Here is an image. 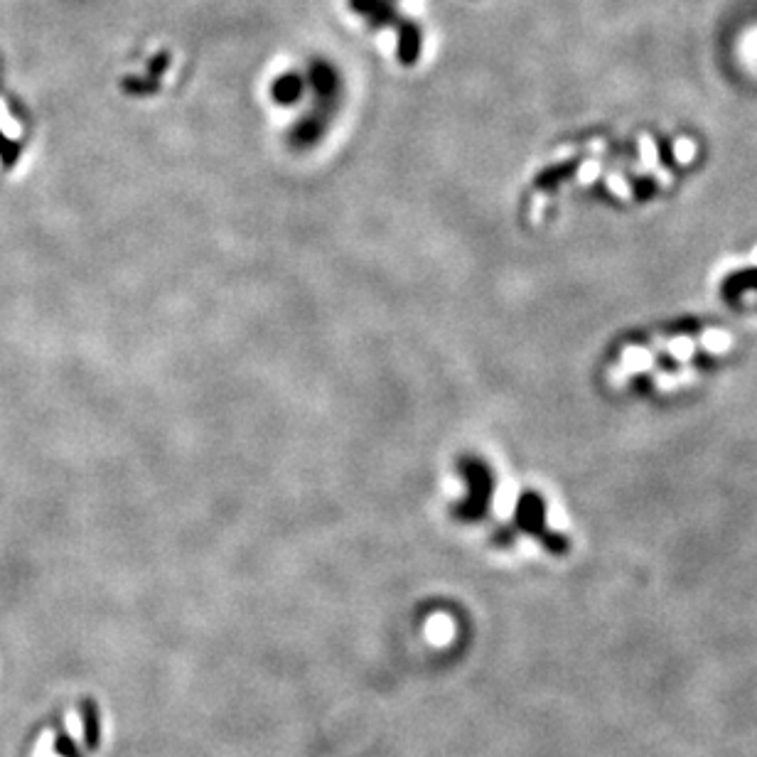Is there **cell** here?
Instances as JSON below:
<instances>
[{"instance_id":"6da1fadb","label":"cell","mask_w":757,"mask_h":757,"mask_svg":"<svg viewBox=\"0 0 757 757\" xmlns=\"http://www.w3.org/2000/svg\"><path fill=\"white\" fill-rule=\"evenodd\" d=\"M460 472H463V480L467 482V497L463 504H458L455 512L463 522H477V519L485 517L495 480H492L490 467L477 458L460 460Z\"/></svg>"},{"instance_id":"7a4b0ae2","label":"cell","mask_w":757,"mask_h":757,"mask_svg":"<svg viewBox=\"0 0 757 757\" xmlns=\"http://www.w3.org/2000/svg\"><path fill=\"white\" fill-rule=\"evenodd\" d=\"M517 524H519V529L529 531V534H534L536 539L544 541L551 551L566 549V541L558 539L556 534L551 536L544 531V504H541L539 495H531V492L522 495V499H519V504H517Z\"/></svg>"},{"instance_id":"3957f363","label":"cell","mask_w":757,"mask_h":757,"mask_svg":"<svg viewBox=\"0 0 757 757\" xmlns=\"http://www.w3.org/2000/svg\"><path fill=\"white\" fill-rule=\"evenodd\" d=\"M82 721H84V738H87V748L96 750L101 743V713L96 711L94 701L82 703Z\"/></svg>"},{"instance_id":"277c9868","label":"cell","mask_w":757,"mask_h":757,"mask_svg":"<svg viewBox=\"0 0 757 757\" xmlns=\"http://www.w3.org/2000/svg\"><path fill=\"white\" fill-rule=\"evenodd\" d=\"M300 94H303V82L295 74H286L273 84V99L283 106H291L293 101L300 99Z\"/></svg>"},{"instance_id":"5b68a950","label":"cell","mask_w":757,"mask_h":757,"mask_svg":"<svg viewBox=\"0 0 757 757\" xmlns=\"http://www.w3.org/2000/svg\"><path fill=\"white\" fill-rule=\"evenodd\" d=\"M352 3L359 13L369 15L374 28H381L384 23H391V20H394V13H391V8L384 3V0H352Z\"/></svg>"},{"instance_id":"8992f818","label":"cell","mask_w":757,"mask_h":757,"mask_svg":"<svg viewBox=\"0 0 757 757\" xmlns=\"http://www.w3.org/2000/svg\"><path fill=\"white\" fill-rule=\"evenodd\" d=\"M745 291H757V271L735 273V276L728 278L726 286H723V293H726L728 300H735Z\"/></svg>"},{"instance_id":"52a82bcc","label":"cell","mask_w":757,"mask_h":757,"mask_svg":"<svg viewBox=\"0 0 757 757\" xmlns=\"http://www.w3.org/2000/svg\"><path fill=\"white\" fill-rule=\"evenodd\" d=\"M418 52H421V35H418L416 25L406 23L404 28H401V50H399V57L401 62H413V59L418 57Z\"/></svg>"},{"instance_id":"ba28073f","label":"cell","mask_w":757,"mask_h":757,"mask_svg":"<svg viewBox=\"0 0 757 757\" xmlns=\"http://www.w3.org/2000/svg\"><path fill=\"white\" fill-rule=\"evenodd\" d=\"M55 750H57V755H62V757H82V755H79L77 745H74V740L69 738V735L64 733V730H59V733H57Z\"/></svg>"},{"instance_id":"9c48e42d","label":"cell","mask_w":757,"mask_h":757,"mask_svg":"<svg viewBox=\"0 0 757 757\" xmlns=\"http://www.w3.org/2000/svg\"><path fill=\"white\" fill-rule=\"evenodd\" d=\"M0 155H3L5 165H13L15 155H18V146H10V141L0 138Z\"/></svg>"}]
</instances>
